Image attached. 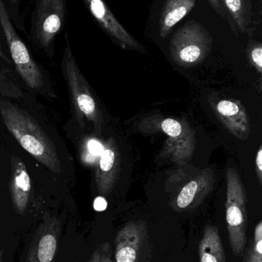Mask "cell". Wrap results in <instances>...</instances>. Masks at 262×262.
Masks as SVG:
<instances>
[{"instance_id":"6da1fadb","label":"cell","mask_w":262,"mask_h":262,"mask_svg":"<svg viewBox=\"0 0 262 262\" xmlns=\"http://www.w3.org/2000/svg\"><path fill=\"white\" fill-rule=\"evenodd\" d=\"M0 114L8 130L26 152L52 172H61L55 145L27 112L12 103L0 101Z\"/></svg>"},{"instance_id":"7a4b0ae2","label":"cell","mask_w":262,"mask_h":262,"mask_svg":"<svg viewBox=\"0 0 262 262\" xmlns=\"http://www.w3.org/2000/svg\"><path fill=\"white\" fill-rule=\"evenodd\" d=\"M61 67L67 85L71 105L77 121L81 124L84 118L95 121L97 115L96 104L75 61L67 32Z\"/></svg>"},{"instance_id":"3957f363","label":"cell","mask_w":262,"mask_h":262,"mask_svg":"<svg viewBox=\"0 0 262 262\" xmlns=\"http://www.w3.org/2000/svg\"><path fill=\"white\" fill-rule=\"evenodd\" d=\"M0 25L17 72L31 89H41L43 84V74L26 45L15 32L3 0H0Z\"/></svg>"},{"instance_id":"277c9868","label":"cell","mask_w":262,"mask_h":262,"mask_svg":"<svg viewBox=\"0 0 262 262\" xmlns=\"http://www.w3.org/2000/svg\"><path fill=\"white\" fill-rule=\"evenodd\" d=\"M212 38L209 31L200 23L190 21L180 28L172 36L171 49L175 59L192 64L209 52Z\"/></svg>"},{"instance_id":"5b68a950","label":"cell","mask_w":262,"mask_h":262,"mask_svg":"<svg viewBox=\"0 0 262 262\" xmlns=\"http://www.w3.org/2000/svg\"><path fill=\"white\" fill-rule=\"evenodd\" d=\"M66 0H38L34 12L32 32L43 49L53 42L64 24Z\"/></svg>"},{"instance_id":"8992f818","label":"cell","mask_w":262,"mask_h":262,"mask_svg":"<svg viewBox=\"0 0 262 262\" xmlns=\"http://www.w3.org/2000/svg\"><path fill=\"white\" fill-rule=\"evenodd\" d=\"M226 222L232 252L241 256L247 243V212L244 193L239 186L229 183L226 202Z\"/></svg>"},{"instance_id":"52a82bcc","label":"cell","mask_w":262,"mask_h":262,"mask_svg":"<svg viewBox=\"0 0 262 262\" xmlns=\"http://www.w3.org/2000/svg\"><path fill=\"white\" fill-rule=\"evenodd\" d=\"M61 232V221L46 214L34 235L25 262H55Z\"/></svg>"},{"instance_id":"ba28073f","label":"cell","mask_w":262,"mask_h":262,"mask_svg":"<svg viewBox=\"0 0 262 262\" xmlns=\"http://www.w3.org/2000/svg\"><path fill=\"white\" fill-rule=\"evenodd\" d=\"M102 29L123 49L143 50L142 45L118 21L105 0H83Z\"/></svg>"},{"instance_id":"9c48e42d","label":"cell","mask_w":262,"mask_h":262,"mask_svg":"<svg viewBox=\"0 0 262 262\" xmlns=\"http://www.w3.org/2000/svg\"><path fill=\"white\" fill-rule=\"evenodd\" d=\"M146 226L129 223L118 231L115 238V262H138L146 240Z\"/></svg>"},{"instance_id":"30bf717a","label":"cell","mask_w":262,"mask_h":262,"mask_svg":"<svg viewBox=\"0 0 262 262\" xmlns=\"http://www.w3.org/2000/svg\"><path fill=\"white\" fill-rule=\"evenodd\" d=\"M11 197L17 213L23 215L27 209L30 197L31 179L23 160L16 156L11 158Z\"/></svg>"},{"instance_id":"8fae6325","label":"cell","mask_w":262,"mask_h":262,"mask_svg":"<svg viewBox=\"0 0 262 262\" xmlns=\"http://www.w3.org/2000/svg\"><path fill=\"white\" fill-rule=\"evenodd\" d=\"M227 21L235 35L239 33L252 36L255 32L251 0H223Z\"/></svg>"},{"instance_id":"7c38bea8","label":"cell","mask_w":262,"mask_h":262,"mask_svg":"<svg viewBox=\"0 0 262 262\" xmlns=\"http://www.w3.org/2000/svg\"><path fill=\"white\" fill-rule=\"evenodd\" d=\"M196 0H166L159 19V34L166 38L172 28L190 13Z\"/></svg>"},{"instance_id":"4fadbf2b","label":"cell","mask_w":262,"mask_h":262,"mask_svg":"<svg viewBox=\"0 0 262 262\" xmlns=\"http://www.w3.org/2000/svg\"><path fill=\"white\" fill-rule=\"evenodd\" d=\"M199 262H227L218 229L206 226L198 246Z\"/></svg>"},{"instance_id":"5bb4252c","label":"cell","mask_w":262,"mask_h":262,"mask_svg":"<svg viewBox=\"0 0 262 262\" xmlns=\"http://www.w3.org/2000/svg\"><path fill=\"white\" fill-rule=\"evenodd\" d=\"M198 189V186L196 181H192L186 185L177 197V208L183 210L190 207L195 201Z\"/></svg>"},{"instance_id":"9a60e30c","label":"cell","mask_w":262,"mask_h":262,"mask_svg":"<svg viewBox=\"0 0 262 262\" xmlns=\"http://www.w3.org/2000/svg\"><path fill=\"white\" fill-rule=\"evenodd\" d=\"M88 262H113L112 249L109 243L100 245L92 254Z\"/></svg>"},{"instance_id":"2e32d148","label":"cell","mask_w":262,"mask_h":262,"mask_svg":"<svg viewBox=\"0 0 262 262\" xmlns=\"http://www.w3.org/2000/svg\"><path fill=\"white\" fill-rule=\"evenodd\" d=\"M249 254L255 255L257 257L262 258V222L255 226V232H254L253 244Z\"/></svg>"},{"instance_id":"e0dca14e","label":"cell","mask_w":262,"mask_h":262,"mask_svg":"<svg viewBox=\"0 0 262 262\" xmlns=\"http://www.w3.org/2000/svg\"><path fill=\"white\" fill-rule=\"evenodd\" d=\"M115 163V152L110 149H104L100 155L99 169L102 172H109Z\"/></svg>"},{"instance_id":"ac0fdd59","label":"cell","mask_w":262,"mask_h":262,"mask_svg":"<svg viewBox=\"0 0 262 262\" xmlns=\"http://www.w3.org/2000/svg\"><path fill=\"white\" fill-rule=\"evenodd\" d=\"M162 128L167 135L171 137H178L183 130L181 124L178 121L170 118H168L163 121L162 124Z\"/></svg>"},{"instance_id":"d6986e66","label":"cell","mask_w":262,"mask_h":262,"mask_svg":"<svg viewBox=\"0 0 262 262\" xmlns=\"http://www.w3.org/2000/svg\"><path fill=\"white\" fill-rule=\"evenodd\" d=\"M88 152L85 154L87 162H92L97 156H100L104 150L103 145L95 140H90L87 143Z\"/></svg>"},{"instance_id":"ffe728a7","label":"cell","mask_w":262,"mask_h":262,"mask_svg":"<svg viewBox=\"0 0 262 262\" xmlns=\"http://www.w3.org/2000/svg\"><path fill=\"white\" fill-rule=\"evenodd\" d=\"M218 112L224 117H232L239 112V107L235 103L230 101H221L218 103Z\"/></svg>"},{"instance_id":"44dd1931","label":"cell","mask_w":262,"mask_h":262,"mask_svg":"<svg viewBox=\"0 0 262 262\" xmlns=\"http://www.w3.org/2000/svg\"><path fill=\"white\" fill-rule=\"evenodd\" d=\"M250 57L254 64L258 67L259 71L262 68V47L261 43L258 41H252L251 43Z\"/></svg>"},{"instance_id":"7402d4cb","label":"cell","mask_w":262,"mask_h":262,"mask_svg":"<svg viewBox=\"0 0 262 262\" xmlns=\"http://www.w3.org/2000/svg\"><path fill=\"white\" fill-rule=\"evenodd\" d=\"M212 9L221 17L227 21V14L223 5V0H208Z\"/></svg>"},{"instance_id":"603a6c76","label":"cell","mask_w":262,"mask_h":262,"mask_svg":"<svg viewBox=\"0 0 262 262\" xmlns=\"http://www.w3.org/2000/svg\"><path fill=\"white\" fill-rule=\"evenodd\" d=\"M107 207V202L103 197H98L94 201V209L96 211H103Z\"/></svg>"},{"instance_id":"cb8c5ba5","label":"cell","mask_w":262,"mask_h":262,"mask_svg":"<svg viewBox=\"0 0 262 262\" xmlns=\"http://www.w3.org/2000/svg\"><path fill=\"white\" fill-rule=\"evenodd\" d=\"M256 165L258 166V170L260 172L262 171V149L261 147L260 148L259 150H258V154H257L256 157Z\"/></svg>"},{"instance_id":"d4e9b609","label":"cell","mask_w":262,"mask_h":262,"mask_svg":"<svg viewBox=\"0 0 262 262\" xmlns=\"http://www.w3.org/2000/svg\"><path fill=\"white\" fill-rule=\"evenodd\" d=\"M246 262H262V258L255 256L252 254H248L247 259Z\"/></svg>"},{"instance_id":"484cf974","label":"cell","mask_w":262,"mask_h":262,"mask_svg":"<svg viewBox=\"0 0 262 262\" xmlns=\"http://www.w3.org/2000/svg\"><path fill=\"white\" fill-rule=\"evenodd\" d=\"M0 58H3V59L6 60V61H9L8 58H6V57L5 56L4 53H3V47H2L1 42H0Z\"/></svg>"},{"instance_id":"4316f807","label":"cell","mask_w":262,"mask_h":262,"mask_svg":"<svg viewBox=\"0 0 262 262\" xmlns=\"http://www.w3.org/2000/svg\"><path fill=\"white\" fill-rule=\"evenodd\" d=\"M11 1H12V3H16L17 1H18V0H11Z\"/></svg>"},{"instance_id":"83f0119b","label":"cell","mask_w":262,"mask_h":262,"mask_svg":"<svg viewBox=\"0 0 262 262\" xmlns=\"http://www.w3.org/2000/svg\"><path fill=\"white\" fill-rule=\"evenodd\" d=\"M0 262H3V261H2V256H1V254H0Z\"/></svg>"}]
</instances>
